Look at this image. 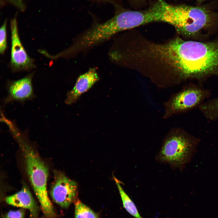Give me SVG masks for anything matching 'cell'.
I'll return each instance as SVG.
<instances>
[{
    "mask_svg": "<svg viewBox=\"0 0 218 218\" xmlns=\"http://www.w3.org/2000/svg\"><path fill=\"white\" fill-rule=\"evenodd\" d=\"M7 19L5 20L0 29V52L3 54L7 47L6 27Z\"/></svg>",
    "mask_w": 218,
    "mask_h": 218,
    "instance_id": "14",
    "label": "cell"
},
{
    "mask_svg": "<svg viewBox=\"0 0 218 218\" xmlns=\"http://www.w3.org/2000/svg\"><path fill=\"white\" fill-rule=\"evenodd\" d=\"M11 21L12 47L11 64L16 70L27 69L33 66L32 59L28 56L24 49L18 34L17 15Z\"/></svg>",
    "mask_w": 218,
    "mask_h": 218,
    "instance_id": "7",
    "label": "cell"
},
{
    "mask_svg": "<svg viewBox=\"0 0 218 218\" xmlns=\"http://www.w3.org/2000/svg\"></svg>",
    "mask_w": 218,
    "mask_h": 218,
    "instance_id": "18",
    "label": "cell"
},
{
    "mask_svg": "<svg viewBox=\"0 0 218 218\" xmlns=\"http://www.w3.org/2000/svg\"><path fill=\"white\" fill-rule=\"evenodd\" d=\"M114 180L119 190L124 208L128 213L135 218H143L134 202L124 191L119 180L115 177Z\"/></svg>",
    "mask_w": 218,
    "mask_h": 218,
    "instance_id": "12",
    "label": "cell"
},
{
    "mask_svg": "<svg viewBox=\"0 0 218 218\" xmlns=\"http://www.w3.org/2000/svg\"><path fill=\"white\" fill-rule=\"evenodd\" d=\"M24 211L22 209L10 210L2 218H24Z\"/></svg>",
    "mask_w": 218,
    "mask_h": 218,
    "instance_id": "15",
    "label": "cell"
},
{
    "mask_svg": "<svg viewBox=\"0 0 218 218\" xmlns=\"http://www.w3.org/2000/svg\"><path fill=\"white\" fill-rule=\"evenodd\" d=\"M166 11L168 23L181 35L195 40L210 32L218 20V17L203 7L168 3Z\"/></svg>",
    "mask_w": 218,
    "mask_h": 218,
    "instance_id": "2",
    "label": "cell"
},
{
    "mask_svg": "<svg viewBox=\"0 0 218 218\" xmlns=\"http://www.w3.org/2000/svg\"><path fill=\"white\" fill-rule=\"evenodd\" d=\"M14 138L22 150L27 173L42 211L46 217L51 218L54 212L47 189L48 168L35 151L27 143L22 132L16 134Z\"/></svg>",
    "mask_w": 218,
    "mask_h": 218,
    "instance_id": "3",
    "label": "cell"
},
{
    "mask_svg": "<svg viewBox=\"0 0 218 218\" xmlns=\"http://www.w3.org/2000/svg\"><path fill=\"white\" fill-rule=\"evenodd\" d=\"M105 0V1H113L114 0Z\"/></svg>",
    "mask_w": 218,
    "mask_h": 218,
    "instance_id": "17",
    "label": "cell"
},
{
    "mask_svg": "<svg viewBox=\"0 0 218 218\" xmlns=\"http://www.w3.org/2000/svg\"><path fill=\"white\" fill-rule=\"evenodd\" d=\"M211 95L210 90L203 88L199 84H190L186 85L164 102L162 118L167 119L198 108Z\"/></svg>",
    "mask_w": 218,
    "mask_h": 218,
    "instance_id": "5",
    "label": "cell"
},
{
    "mask_svg": "<svg viewBox=\"0 0 218 218\" xmlns=\"http://www.w3.org/2000/svg\"><path fill=\"white\" fill-rule=\"evenodd\" d=\"M99 80L96 69L90 68L78 78L74 88L67 94L65 103L71 104L74 103L81 95L89 89Z\"/></svg>",
    "mask_w": 218,
    "mask_h": 218,
    "instance_id": "9",
    "label": "cell"
},
{
    "mask_svg": "<svg viewBox=\"0 0 218 218\" xmlns=\"http://www.w3.org/2000/svg\"><path fill=\"white\" fill-rule=\"evenodd\" d=\"M77 190L76 182L62 173H56L50 191L51 197L55 203L62 208H68L75 200Z\"/></svg>",
    "mask_w": 218,
    "mask_h": 218,
    "instance_id": "6",
    "label": "cell"
},
{
    "mask_svg": "<svg viewBox=\"0 0 218 218\" xmlns=\"http://www.w3.org/2000/svg\"><path fill=\"white\" fill-rule=\"evenodd\" d=\"M198 108L207 119L216 120L218 119V97L204 102Z\"/></svg>",
    "mask_w": 218,
    "mask_h": 218,
    "instance_id": "11",
    "label": "cell"
},
{
    "mask_svg": "<svg viewBox=\"0 0 218 218\" xmlns=\"http://www.w3.org/2000/svg\"><path fill=\"white\" fill-rule=\"evenodd\" d=\"M205 0H197V2L198 4H200L202 3L203 2L205 1Z\"/></svg>",
    "mask_w": 218,
    "mask_h": 218,
    "instance_id": "16",
    "label": "cell"
},
{
    "mask_svg": "<svg viewBox=\"0 0 218 218\" xmlns=\"http://www.w3.org/2000/svg\"><path fill=\"white\" fill-rule=\"evenodd\" d=\"M75 218H98L97 214L79 200L75 203Z\"/></svg>",
    "mask_w": 218,
    "mask_h": 218,
    "instance_id": "13",
    "label": "cell"
},
{
    "mask_svg": "<svg viewBox=\"0 0 218 218\" xmlns=\"http://www.w3.org/2000/svg\"><path fill=\"white\" fill-rule=\"evenodd\" d=\"M153 56L170 68L176 83L195 80L200 85L218 76V40H185L177 37L162 44H156Z\"/></svg>",
    "mask_w": 218,
    "mask_h": 218,
    "instance_id": "1",
    "label": "cell"
},
{
    "mask_svg": "<svg viewBox=\"0 0 218 218\" xmlns=\"http://www.w3.org/2000/svg\"><path fill=\"white\" fill-rule=\"evenodd\" d=\"M199 141L183 129L173 128L165 137L155 159L173 169L181 168L189 160Z\"/></svg>",
    "mask_w": 218,
    "mask_h": 218,
    "instance_id": "4",
    "label": "cell"
},
{
    "mask_svg": "<svg viewBox=\"0 0 218 218\" xmlns=\"http://www.w3.org/2000/svg\"><path fill=\"white\" fill-rule=\"evenodd\" d=\"M5 200L9 205L28 209L32 216H35L37 214L35 202L28 187L25 184L20 190L6 197Z\"/></svg>",
    "mask_w": 218,
    "mask_h": 218,
    "instance_id": "10",
    "label": "cell"
},
{
    "mask_svg": "<svg viewBox=\"0 0 218 218\" xmlns=\"http://www.w3.org/2000/svg\"><path fill=\"white\" fill-rule=\"evenodd\" d=\"M32 76L10 82L7 86L8 94L3 101L5 105L13 101L23 102L34 97Z\"/></svg>",
    "mask_w": 218,
    "mask_h": 218,
    "instance_id": "8",
    "label": "cell"
}]
</instances>
